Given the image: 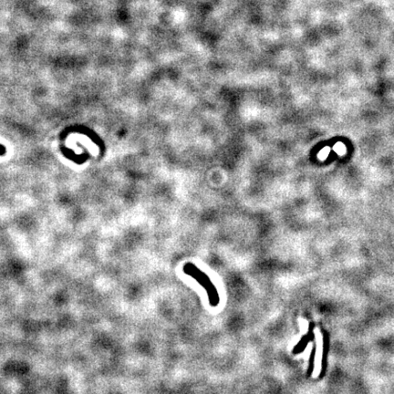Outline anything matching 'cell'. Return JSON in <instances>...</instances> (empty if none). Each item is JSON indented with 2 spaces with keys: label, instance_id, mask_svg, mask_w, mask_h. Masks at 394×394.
<instances>
[{
  "label": "cell",
  "instance_id": "obj_1",
  "mask_svg": "<svg viewBox=\"0 0 394 394\" xmlns=\"http://www.w3.org/2000/svg\"><path fill=\"white\" fill-rule=\"evenodd\" d=\"M183 271L185 274L189 275L195 278V280H197L206 289L210 305L213 307L217 306V304L219 302V297L217 294L216 287L214 286L208 276L203 273L199 268H196L191 263H188L186 266H184Z\"/></svg>",
  "mask_w": 394,
  "mask_h": 394
},
{
  "label": "cell",
  "instance_id": "obj_2",
  "mask_svg": "<svg viewBox=\"0 0 394 394\" xmlns=\"http://www.w3.org/2000/svg\"><path fill=\"white\" fill-rule=\"evenodd\" d=\"M315 338L314 333L312 331V325H310V328H309V331L307 334H305L304 336L301 338V340H299V343L295 346L292 352L293 354H299V353L303 352V350L305 349V348L307 347V344L313 340V339Z\"/></svg>",
  "mask_w": 394,
  "mask_h": 394
},
{
  "label": "cell",
  "instance_id": "obj_3",
  "mask_svg": "<svg viewBox=\"0 0 394 394\" xmlns=\"http://www.w3.org/2000/svg\"><path fill=\"white\" fill-rule=\"evenodd\" d=\"M315 357L316 345H314L313 348H312L310 358H309V365H308V368H307V375H310L312 374V371L314 370V368H315Z\"/></svg>",
  "mask_w": 394,
  "mask_h": 394
},
{
  "label": "cell",
  "instance_id": "obj_4",
  "mask_svg": "<svg viewBox=\"0 0 394 394\" xmlns=\"http://www.w3.org/2000/svg\"><path fill=\"white\" fill-rule=\"evenodd\" d=\"M336 147H335V151H337L338 153L340 154H344V147L341 144V143H338L337 144Z\"/></svg>",
  "mask_w": 394,
  "mask_h": 394
}]
</instances>
